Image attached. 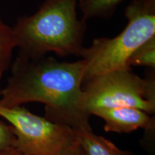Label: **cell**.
<instances>
[{
	"label": "cell",
	"instance_id": "1",
	"mask_svg": "<svg viewBox=\"0 0 155 155\" xmlns=\"http://www.w3.org/2000/svg\"><path fill=\"white\" fill-rule=\"evenodd\" d=\"M85 65L83 59L60 61L47 55L32 60L17 55L7 85L0 91V106L41 103L49 121L75 131L92 130L91 116L81 108Z\"/></svg>",
	"mask_w": 155,
	"mask_h": 155
},
{
	"label": "cell",
	"instance_id": "2",
	"mask_svg": "<svg viewBox=\"0 0 155 155\" xmlns=\"http://www.w3.org/2000/svg\"><path fill=\"white\" fill-rule=\"evenodd\" d=\"M78 0H45L35 13L19 17L12 27L18 55L28 59L58 56L80 57L87 30L78 19Z\"/></svg>",
	"mask_w": 155,
	"mask_h": 155
},
{
	"label": "cell",
	"instance_id": "3",
	"mask_svg": "<svg viewBox=\"0 0 155 155\" xmlns=\"http://www.w3.org/2000/svg\"><path fill=\"white\" fill-rule=\"evenodd\" d=\"M127 25L114 38H98L84 48L83 83L116 69L130 68L128 61L137 48L155 36V0H131L126 7Z\"/></svg>",
	"mask_w": 155,
	"mask_h": 155
},
{
	"label": "cell",
	"instance_id": "4",
	"mask_svg": "<svg viewBox=\"0 0 155 155\" xmlns=\"http://www.w3.org/2000/svg\"><path fill=\"white\" fill-rule=\"evenodd\" d=\"M155 69L144 78L131 68L116 69L83 83L81 108L91 116L98 108L134 107L150 114L155 112Z\"/></svg>",
	"mask_w": 155,
	"mask_h": 155
},
{
	"label": "cell",
	"instance_id": "5",
	"mask_svg": "<svg viewBox=\"0 0 155 155\" xmlns=\"http://www.w3.org/2000/svg\"><path fill=\"white\" fill-rule=\"evenodd\" d=\"M0 116L12 127L13 147L23 155H61L76 141L72 128L35 115L22 106H0Z\"/></svg>",
	"mask_w": 155,
	"mask_h": 155
},
{
	"label": "cell",
	"instance_id": "6",
	"mask_svg": "<svg viewBox=\"0 0 155 155\" xmlns=\"http://www.w3.org/2000/svg\"><path fill=\"white\" fill-rule=\"evenodd\" d=\"M91 115L98 116L105 122L104 130L107 132L131 133L143 129L147 133H154V117L142 110L134 107L98 108Z\"/></svg>",
	"mask_w": 155,
	"mask_h": 155
},
{
	"label": "cell",
	"instance_id": "7",
	"mask_svg": "<svg viewBox=\"0 0 155 155\" xmlns=\"http://www.w3.org/2000/svg\"><path fill=\"white\" fill-rule=\"evenodd\" d=\"M75 131L77 141L88 155H136L129 150H121L108 139L94 134L93 130Z\"/></svg>",
	"mask_w": 155,
	"mask_h": 155
},
{
	"label": "cell",
	"instance_id": "8",
	"mask_svg": "<svg viewBox=\"0 0 155 155\" xmlns=\"http://www.w3.org/2000/svg\"><path fill=\"white\" fill-rule=\"evenodd\" d=\"M124 0H78V7L82 13V19H109Z\"/></svg>",
	"mask_w": 155,
	"mask_h": 155
},
{
	"label": "cell",
	"instance_id": "9",
	"mask_svg": "<svg viewBox=\"0 0 155 155\" xmlns=\"http://www.w3.org/2000/svg\"><path fill=\"white\" fill-rule=\"evenodd\" d=\"M16 48L12 28L0 19V78L11 66L13 50Z\"/></svg>",
	"mask_w": 155,
	"mask_h": 155
},
{
	"label": "cell",
	"instance_id": "10",
	"mask_svg": "<svg viewBox=\"0 0 155 155\" xmlns=\"http://www.w3.org/2000/svg\"><path fill=\"white\" fill-rule=\"evenodd\" d=\"M128 65L155 69V36L135 50L128 61Z\"/></svg>",
	"mask_w": 155,
	"mask_h": 155
},
{
	"label": "cell",
	"instance_id": "11",
	"mask_svg": "<svg viewBox=\"0 0 155 155\" xmlns=\"http://www.w3.org/2000/svg\"><path fill=\"white\" fill-rule=\"evenodd\" d=\"M15 139L12 127L0 119V153L12 147Z\"/></svg>",
	"mask_w": 155,
	"mask_h": 155
},
{
	"label": "cell",
	"instance_id": "12",
	"mask_svg": "<svg viewBox=\"0 0 155 155\" xmlns=\"http://www.w3.org/2000/svg\"><path fill=\"white\" fill-rule=\"evenodd\" d=\"M61 155H88L77 140L74 144L64 150Z\"/></svg>",
	"mask_w": 155,
	"mask_h": 155
},
{
	"label": "cell",
	"instance_id": "13",
	"mask_svg": "<svg viewBox=\"0 0 155 155\" xmlns=\"http://www.w3.org/2000/svg\"><path fill=\"white\" fill-rule=\"evenodd\" d=\"M0 155H23L22 153L19 152L15 147H10L0 153Z\"/></svg>",
	"mask_w": 155,
	"mask_h": 155
}]
</instances>
